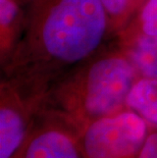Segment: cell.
<instances>
[{"mask_svg": "<svg viewBox=\"0 0 157 158\" xmlns=\"http://www.w3.org/2000/svg\"><path fill=\"white\" fill-rule=\"evenodd\" d=\"M155 35H157V0H147L113 41L119 47H126L141 36Z\"/></svg>", "mask_w": 157, "mask_h": 158, "instance_id": "9", "label": "cell"}, {"mask_svg": "<svg viewBox=\"0 0 157 158\" xmlns=\"http://www.w3.org/2000/svg\"><path fill=\"white\" fill-rule=\"evenodd\" d=\"M139 79L131 58L111 40L56 79L38 112L57 117L79 134L89 123L128 108L129 94Z\"/></svg>", "mask_w": 157, "mask_h": 158, "instance_id": "2", "label": "cell"}, {"mask_svg": "<svg viewBox=\"0 0 157 158\" xmlns=\"http://www.w3.org/2000/svg\"><path fill=\"white\" fill-rule=\"evenodd\" d=\"M42 97L7 78L0 83V158H16L38 113Z\"/></svg>", "mask_w": 157, "mask_h": 158, "instance_id": "4", "label": "cell"}, {"mask_svg": "<svg viewBox=\"0 0 157 158\" xmlns=\"http://www.w3.org/2000/svg\"><path fill=\"white\" fill-rule=\"evenodd\" d=\"M126 105L157 129V79L140 78L129 94Z\"/></svg>", "mask_w": 157, "mask_h": 158, "instance_id": "7", "label": "cell"}, {"mask_svg": "<svg viewBox=\"0 0 157 158\" xmlns=\"http://www.w3.org/2000/svg\"><path fill=\"white\" fill-rule=\"evenodd\" d=\"M112 40L101 0H29L22 35L3 78L44 96L49 86Z\"/></svg>", "mask_w": 157, "mask_h": 158, "instance_id": "1", "label": "cell"}, {"mask_svg": "<svg viewBox=\"0 0 157 158\" xmlns=\"http://www.w3.org/2000/svg\"><path fill=\"white\" fill-rule=\"evenodd\" d=\"M121 48L135 64L140 78L157 79V35L141 36Z\"/></svg>", "mask_w": 157, "mask_h": 158, "instance_id": "8", "label": "cell"}, {"mask_svg": "<svg viewBox=\"0 0 157 158\" xmlns=\"http://www.w3.org/2000/svg\"><path fill=\"white\" fill-rule=\"evenodd\" d=\"M107 13L112 40L132 19V0H101Z\"/></svg>", "mask_w": 157, "mask_h": 158, "instance_id": "10", "label": "cell"}, {"mask_svg": "<svg viewBox=\"0 0 157 158\" xmlns=\"http://www.w3.org/2000/svg\"><path fill=\"white\" fill-rule=\"evenodd\" d=\"M146 1L147 0H132V19L134 16L137 15V12L140 10V8L142 7L143 4H144Z\"/></svg>", "mask_w": 157, "mask_h": 158, "instance_id": "12", "label": "cell"}, {"mask_svg": "<svg viewBox=\"0 0 157 158\" xmlns=\"http://www.w3.org/2000/svg\"><path fill=\"white\" fill-rule=\"evenodd\" d=\"M29 0H0V64L6 62L22 35Z\"/></svg>", "mask_w": 157, "mask_h": 158, "instance_id": "6", "label": "cell"}, {"mask_svg": "<svg viewBox=\"0 0 157 158\" xmlns=\"http://www.w3.org/2000/svg\"><path fill=\"white\" fill-rule=\"evenodd\" d=\"M16 158H83L78 133L57 117L38 112Z\"/></svg>", "mask_w": 157, "mask_h": 158, "instance_id": "5", "label": "cell"}, {"mask_svg": "<svg viewBox=\"0 0 157 158\" xmlns=\"http://www.w3.org/2000/svg\"><path fill=\"white\" fill-rule=\"evenodd\" d=\"M150 130L138 158H157V129Z\"/></svg>", "mask_w": 157, "mask_h": 158, "instance_id": "11", "label": "cell"}, {"mask_svg": "<svg viewBox=\"0 0 157 158\" xmlns=\"http://www.w3.org/2000/svg\"><path fill=\"white\" fill-rule=\"evenodd\" d=\"M150 129L129 107L97 119L78 134L83 158H138Z\"/></svg>", "mask_w": 157, "mask_h": 158, "instance_id": "3", "label": "cell"}]
</instances>
